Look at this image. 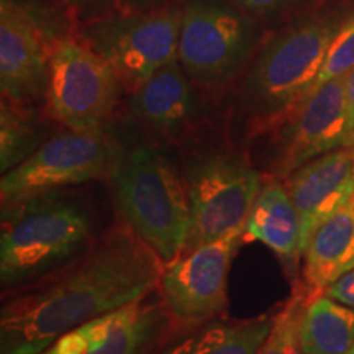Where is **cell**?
Listing matches in <instances>:
<instances>
[{
	"mask_svg": "<svg viewBox=\"0 0 354 354\" xmlns=\"http://www.w3.org/2000/svg\"><path fill=\"white\" fill-rule=\"evenodd\" d=\"M165 263L125 223L0 308V354H41L59 336L158 289Z\"/></svg>",
	"mask_w": 354,
	"mask_h": 354,
	"instance_id": "6da1fadb",
	"label": "cell"
},
{
	"mask_svg": "<svg viewBox=\"0 0 354 354\" xmlns=\"http://www.w3.org/2000/svg\"><path fill=\"white\" fill-rule=\"evenodd\" d=\"M346 15L342 7L300 15L259 44L240 91L241 107L256 128L277 127L313 91Z\"/></svg>",
	"mask_w": 354,
	"mask_h": 354,
	"instance_id": "7a4b0ae2",
	"label": "cell"
},
{
	"mask_svg": "<svg viewBox=\"0 0 354 354\" xmlns=\"http://www.w3.org/2000/svg\"><path fill=\"white\" fill-rule=\"evenodd\" d=\"M94 221L71 194L50 192L2 209L0 284L12 294L43 281L86 253Z\"/></svg>",
	"mask_w": 354,
	"mask_h": 354,
	"instance_id": "3957f363",
	"label": "cell"
},
{
	"mask_svg": "<svg viewBox=\"0 0 354 354\" xmlns=\"http://www.w3.org/2000/svg\"><path fill=\"white\" fill-rule=\"evenodd\" d=\"M112 179L123 223L165 264L183 254L190 230L187 189L165 154L135 146Z\"/></svg>",
	"mask_w": 354,
	"mask_h": 354,
	"instance_id": "277c9868",
	"label": "cell"
},
{
	"mask_svg": "<svg viewBox=\"0 0 354 354\" xmlns=\"http://www.w3.org/2000/svg\"><path fill=\"white\" fill-rule=\"evenodd\" d=\"M125 149L105 133L68 130L50 136L28 159L0 179L2 209L115 174Z\"/></svg>",
	"mask_w": 354,
	"mask_h": 354,
	"instance_id": "5b68a950",
	"label": "cell"
},
{
	"mask_svg": "<svg viewBox=\"0 0 354 354\" xmlns=\"http://www.w3.org/2000/svg\"><path fill=\"white\" fill-rule=\"evenodd\" d=\"M256 21L228 0H185L177 61L190 81L215 86L240 73L258 46Z\"/></svg>",
	"mask_w": 354,
	"mask_h": 354,
	"instance_id": "8992f818",
	"label": "cell"
},
{
	"mask_svg": "<svg viewBox=\"0 0 354 354\" xmlns=\"http://www.w3.org/2000/svg\"><path fill=\"white\" fill-rule=\"evenodd\" d=\"M120 79L112 66L82 39L50 44L44 100L51 118L68 130H104L117 107Z\"/></svg>",
	"mask_w": 354,
	"mask_h": 354,
	"instance_id": "52a82bcc",
	"label": "cell"
},
{
	"mask_svg": "<svg viewBox=\"0 0 354 354\" xmlns=\"http://www.w3.org/2000/svg\"><path fill=\"white\" fill-rule=\"evenodd\" d=\"M190 230L184 251L245 227L264 180L243 154L209 153L194 159L184 176Z\"/></svg>",
	"mask_w": 354,
	"mask_h": 354,
	"instance_id": "ba28073f",
	"label": "cell"
},
{
	"mask_svg": "<svg viewBox=\"0 0 354 354\" xmlns=\"http://www.w3.org/2000/svg\"><path fill=\"white\" fill-rule=\"evenodd\" d=\"M180 7L146 13H109L84 25L82 41L112 66L123 88L135 92L177 59Z\"/></svg>",
	"mask_w": 354,
	"mask_h": 354,
	"instance_id": "9c48e42d",
	"label": "cell"
},
{
	"mask_svg": "<svg viewBox=\"0 0 354 354\" xmlns=\"http://www.w3.org/2000/svg\"><path fill=\"white\" fill-rule=\"evenodd\" d=\"M243 228L184 251L165 264L158 292L174 328H196L227 310L228 276L243 243Z\"/></svg>",
	"mask_w": 354,
	"mask_h": 354,
	"instance_id": "30bf717a",
	"label": "cell"
},
{
	"mask_svg": "<svg viewBox=\"0 0 354 354\" xmlns=\"http://www.w3.org/2000/svg\"><path fill=\"white\" fill-rule=\"evenodd\" d=\"M277 128L272 177L284 180L300 166L342 148H354L349 131L344 76L323 82Z\"/></svg>",
	"mask_w": 354,
	"mask_h": 354,
	"instance_id": "8fae6325",
	"label": "cell"
},
{
	"mask_svg": "<svg viewBox=\"0 0 354 354\" xmlns=\"http://www.w3.org/2000/svg\"><path fill=\"white\" fill-rule=\"evenodd\" d=\"M154 292L82 323L41 354H154L174 328Z\"/></svg>",
	"mask_w": 354,
	"mask_h": 354,
	"instance_id": "7c38bea8",
	"label": "cell"
},
{
	"mask_svg": "<svg viewBox=\"0 0 354 354\" xmlns=\"http://www.w3.org/2000/svg\"><path fill=\"white\" fill-rule=\"evenodd\" d=\"M50 46L33 17L15 0L0 2V88L2 99L26 105L44 97Z\"/></svg>",
	"mask_w": 354,
	"mask_h": 354,
	"instance_id": "4fadbf2b",
	"label": "cell"
},
{
	"mask_svg": "<svg viewBox=\"0 0 354 354\" xmlns=\"http://www.w3.org/2000/svg\"><path fill=\"white\" fill-rule=\"evenodd\" d=\"M297 209L302 253L313 232L331 215L351 203L354 196V148L323 154L284 179Z\"/></svg>",
	"mask_w": 354,
	"mask_h": 354,
	"instance_id": "5bb4252c",
	"label": "cell"
},
{
	"mask_svg": "<svg viewBox=\"0 0 354 354\" xmlns=\"http://www.w3.org/2000/svg\"><path fill=\"white\" fill-rule=\"evenodd\" d=\"M131 112L162 138L184 135L197 113L192 81L179 61H172L130 94Z\"/></svg>",
	"mask_w": 354,
	"mask_h": 354,
	"instance_id": "9a60e30c",
	"label": "cell"
},
{
	"mask_svg": "<svg viewBox=\"0 0 354 354\" xmlns=\"http://www.w3.org/2000/svg\"><path fill=\"white\" fill-rule=\"evenodd\" d=\"M245 241H258L269 248L289 271L297 268L304 258L300 218L284 180L271 177L264 183L245 221Z\"/></svg>",
	"mask_w": 354,
	"mask_h": 354,
	"instance_id": "2e32d148",
	"label": "cell"
},
{
	"mask_svg": "<svg viewBox=\"0 0 354 354\" xmlns=\"http://www.w3.org/2000/svg\"><path fill=\"white\" fill-rule=\"evenodd\" d=\"M354 269V207H343L313 232L304 251V286L320 292Z\"/></svg>",
	"mask_w": 354,
	"mask_h": 354,
	"instance_id": "e0dca14e",
	"label": "cell"
},
{
	"mask_svg": "<svg viewBox=\"0 0 354 354\" xmlns=\"http://www.w3.org/2000/svg\"><path fill=\"white\" fill-rule=\"evenodd\" d=\"M272 325V315L248 320L207 322L190 328L154 354H258Z\"/></svg>",
	"mask_w": 354,
	"mask_h": 354,
	"instance_id": "ac0fdd59",
	"label": "cell"
},
{
	"mask_svg": "<svg viewBox=\"0 0 354 354\" xmlns=\"http://www.w3.org/2000/svg\"><path fill=\"white\" fill-rule=\"evenodd\" d=\"M304 354H349L354 346V308L325 292H312L300 320Z\"/></svg>",
	"mask_w": 354,
	"mask_h": 354,
	"instance_id": "d6986e66",
	"label": "cell"
},
{
	"mask_svg": "<svg viewBox=\"0 0 354 354\" xmlns=\"http://www.w3.org/2000/svg\"><path fill=\"white\" fill-rule=\"evenodd\" d=\"M2 99L0 105V172L6 174L28 159L48 140L43 123L32 113Z\"/></svg>",
	"mask_w": 354,
	"mask_h": 354,
	"instance_id": "ffe728a7",
	"label": "cell"
},
{
	"mask_svg": "<svg viewBox=\"0 0 354 354\" xmlns=\"http://www.w3.org/2000/svg\"><path fill=\"white\" fill-rule=\"evenodd\" d=\"M312 290L299 287L289 300L272 315V325L268 336L261 344L258 354H304L300 346V320L302 312Z\"/></svg>",
	"mask_w": 354,
	"mask_h": 354,
	"instance_id": "44dd1931",
	"label": "cell"
},
{
	"mask_svg": "<svg viewBox=\"0 0 354 354\" xmlns=\"http://www.w3.org/2000/svg\"><path fill=\"white\" fill-rule=\"evenodd\" d=\"M354 69V10H349L346 19L343 20L338 33L326 53L325 63L322 66L315 87L331 79L346 76Z\"/></svg>",
	"mask_w": 354,
	"mask_h": 354,
	"instance_id": "7402d4cb",
	"label": "cell"
},
{
	"mask_svg": "<svg viewBox=\"0 0 354 354\" xmlns=\"http://www.w3.org/2000/svg\"><path fill=\"white\" fill-rule=\"evenodd\" d=\"M254 20H276L308 7L312 0H228Z\"/></svg>",
	"mask_w": 354,
	"mask_h": 354,
	"instance_id": "603a6c76",
	"label": "cell"
},
{
	"mask_svg": "<svg viewBox=\"0 0 354 354\" xmlns=\"http://www.w3.org/2000/svg\"><path fill=\"white\" fill-rule=\"evenodd\" d=\"M323 292L328 294L335 300H338V302L354 308V269L339 279H336L330 286H326Z\"/></svg>",
	"mask_w": 354,
	"mask_h": 354,
	"instance_id": "cb8c5ba5",
	"label": "cell"
},
{
	"mask_svg": "<svg viewBox=\"0 0 354 354\" xmlns=\"http://www.w3.org/2000/svg\"><path fill=\"white\" fill-rule=\"evenodd\" d=\"M61 2L68 3L73 8L79 12L92 13V15H109L107 12L112 10L113 3L117 0H61Z\"/></svg>",
	"mask_w": 354,
	"mask_h": 354,
	"instance_id": "d4e9b609",
	"label": "cell"
},
{
	"mask_svg": "<svg viewBox=\"0 0 354 354\" xmlns=\"http://www.w3.org/2000/svg\"><path fill=\"white\" fill-rule=\"evenodd\" d=\"M344 95H346V109L349 131H351V140L354 146V69L344 76Z\"/></svg>",
	"mask_w": 354,
	"mask_h": 354,
	"instance_id": "484cf974",
	"label": "cell"
},
{
	"mask_svg": "<svg viewBox=\"0 0 354 354\" xmlns=\"http://www.w3.org/2000/svg\"><path fill=\"white\" fill-rule=\"evenodd\" d=\"M349 354H354V346H353V349H351V351H349Z\"/></svg>",
	"mask_w": 354,
	"mask_h": 354,
	"instance_id": "4316f807",
	"label": "cell"
},
{
	"mask_svg": "<svg viewBox=\"0 0 354 354\" xmlns=\"http://www.w3.org/2000/svg\"><path fill=\"white\" fill-rule=\"evenodd\" d=\"M351 205L354 207V196H353V201H351Z\"/></svg>",
	"mask_w": 354,
	"mask_h": 354,
	"instance_id": "83f0119b",
	"label": "cell"
}]
</instances>
